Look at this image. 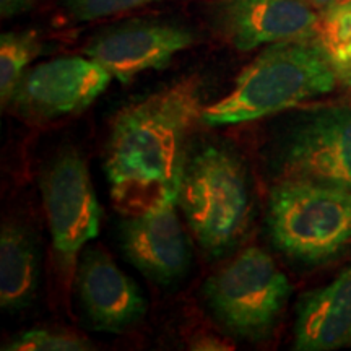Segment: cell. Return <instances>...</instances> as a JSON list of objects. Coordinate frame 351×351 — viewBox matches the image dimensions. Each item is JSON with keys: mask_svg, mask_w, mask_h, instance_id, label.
<instances>
[{"mask_svg": "<svg viewBox=\"0 0 351 351\" xmlns=\"http://www.w3.org/2000/svg\"><path fill=\"white\" fill-rule=\"evenodd\" d=\"M202 109L200 83L184 78L117 112L104 169L109 194L122 213L148 207L181 179L184 142Z\"/></svg>", "mask_w": 351, "mask_h": 351, "instance_id": "cell-1", "label": "cell"}, {"mask_svg": "<svg viewBox=\"0 0 351 351\" xmlns=\"http://www.w3.org/2000/svg\"><path fill=\"white\" fill-rule=\"evenodd\" d=\"M179 205L205 251L213 256L228 251L244 232L251 210L247 174L239 158L218 145L186 158Z\"/></svg>", "mask_w": 351, "mask_h": 351, "instance_id": "cell-4", "label": "cell"}, {"mask_svg": "<svg viewBox=\"0 0 351 351\" xmlns=\"http://www.w3.org/2000/svg\"><path fill=\"white\" fill-rule=\"evenodd\" d=\"M7 351H88L95 350L93 341L73 332L59 328L34 327L8 341Z\"/></svg>", "mask_w": 351, "mask_h": 351, "instance_id": "cell-17", "label": "cell"}, {"mask_svg": "<svg viewBox=\"0 0 351 351\" xmlns=\"http://www.w3.org/2000/svg\"><path fill=\"white\" fill-rule=\"evenodd\" d=\"M208 16L215 33L241 52L315 39L320 20L304 0H213Z\"/></svg>", "mask_w": 351, "mask_h": 351, "instance_id": "cell-11", "label": "cell"}, {"mask_svg": "<svg viewBox=\"0 0 351 351\" xmlns=\"http://www.w3.org/2000/svg\"><path fill=\"white\" fill-rule=\"evenodd\" d=\"M298 351L351 348V265L326 287L311 289L296 302Z\"/></svg>", "mask_w": 351, "mask_h": 351, "instance_id": "cell-13", "label": "cell"}, {"mask_svg": "<svg viewBox=\"0 0 351 351\" xmlns=\"http://www.w3.org/2000/svg\"><path fill=\"white\" fill-rule=\"evenodd\" d=\"M41 195L56 257L70 269L99 234L101 207L85 160L73 150L59 153L41 176Z\"/></svg>", "mask_w": 351, "mask_h": 351, "instance_id": "cell-7", "label": "cell"}, {"mask_svg": "<svg viewBox=\"0 0 351 351\" xmlns=\"http://www.w3.org/2000/svg\"><path fill=\"white\" fill-rule=\"evenodd\" d=\"M34 3V0H0V13L3 19H12L28 10Z\"/></svg>", "mask_w": 351, "mask_h": 351, "instance_id": "cell-19", "label": "cell"}, {"mask_svg": "<svg viewBox=\"0 0 351 351\" xmlns=\"http://www.w3.org/2000/svg\"><path fill=\"white\" fill-rule=\"evenodd\" d=\"M291 283L270 254L251 245L208 276L205 301L223 328L258 341L274 330L291 296Z\"/></svg>", "mask_w": 351, "mask_h": 351, "instance_id": "cell-5", "label": "cell"}, {"mask_svg": "<svg viewBox=\"0 0 351 351\" xmlns=\"http://www.w3.org/2000/svg\"><path fill=\"white\" fill-rule=\"evenodd\" d=\"M179 184L181 179L148 207L127 215L121 225L125 258L143 276L161 287L179 282L191 267V245L176 212Z\"/></svg>", "mask_w": 351, "mask_h": 351, "instance_id": "cell-10", "label": "cell"}, {"mask_svg": "<svg viewBox=\"0 0 351 351\" xmlns=\"http://www.w3.org/2000/svg\"><path fill=\"white\" fill-rule=\"evenodd\" d=\"M112 75L90 57L69 56L29 67L7 109L26 121L47 122L85 111Z\"/></svg>", "mask_w": 351, "mask_h": 351, "instance_id": "cell-8", "label": "cell"}, {"mask_svg": "<svg viewBox=\"0 0 351 351\" xmlns=\"http://www.w3.org/2000/svg\"><path fill=\"white\" fill-rule=\"evenodd\" d=\"M280 179H306L351 189V99L304 108L275 147Z\"/></svg>", "mask_w": 351, "mask_h": 351, "instance_id": "cell-6", "label": "cell"}, {"mask_svg": "<svg viewBox=\"0 0 351 351\" xmlns=\"http://www.w3.org/2000/svg\"><path fill=\"white\" fill-rule=\"evenodd\" d=\"M309 7H313L315 12L319 13H324L327 10H330V8L337 7V5H341V3L348 2V0H304Z\"/></svg>", "mask_w": 351, "mask_h": 351, "instance_id": "cell-21", "label": "cell"}, {"mask_svg": "<svg viewBox=\"0 0 351 351\" xmlns=\"http://www.w3.org/2000/svg\"><path fill=\"white\" fill-rule=\"evenodd\" d=\"M339 78L315 39L269 44L245 65L226 96L202 109L207 125H234L262 119L328 95Z\"/></svg>", "mask_w": 351, "mask_h": 351, "instance_id": "cell-2", "label": "cell"}, {"mask_svg": "<svg viewBox=\"0 0 351 351\" xmlns=\"http://www.w3.org/2000/svg\"><path fill=\"white\" fill-rule=\"evenodd\" d=\"M228 346L218 340L217 337L210 335H199L197 339L192 340L191 350H226Z\"/></svg>", "mask_w": 351, "mask_h": 351, "instance_id": "cell-20", "label": "cell"}, {"mask_svg": "<svg viewBox=\"0 0 351 351\" xmlns=\"http://www.w3.org/2000/svg\"><path fill=\"white\" fill-rule=\"evenodd\" d=\"M43 44L34 32H8L0 36V101L7 109L29 64L41 54Z\"/></svg>", "mask_w": 351, "mask_h": 351, "instance_id": "cell-16", "label": "cell"}, {"mask_svg": "<svg viewBox=\"0 0 351 351\" xmlns=\"http://www.w3.org/2000/svg\"><path fill=\"white\" fill-rule=\"evenodd\" d=\"M195 43L194 29L179 21L134 19L99 29L83 52L127 85L140 73L168 67L176 54Z\"/></svg>", "mask_w": 351, "mask_h": 351, "instance_id": "cell-9", "label": "cell"}, {"mask_svg": "<svg viewBox=\"0 0 351 351\" xmlns=\"http://www.w3.org/2000/svg\"><path fill=\"white\" fill-rule=\"evenodd\" d=\"M39 283L36 239L23 223H3L0 232V306L19 313L32 306Z\"/></svg>", "mask_w": 351, "mask_h": 351, "instance_id": "cell-14", "label": "cell"}, {"mask_svg": "<svg viewBox=\"0 0 351 351\" xmlns=\"http://www.w3.org/2000/svg\"><path fill=\"white\" fill-rule=\"evenodd\" d=\"M75 282L78 300L96 330L122 333L147 313V300L137 283L98 245L82 251Z\"/></svg>", "mask_w": 351, "mask_h": 351, "instance_id": "cell-12", "label": "cell"}, {"mask_svg": "<svg viewBox=\"0 0 351 351\" xmlns=\"http://www.w3.org/2000/svg\"><path fill=\"white\" fill-rule=\"evenodd\" d=\"M166 0H64L69 16L75 21H95L121 15Z\"/></svg>", "mask_w": 351, "mask_h": 351, "instance_id": "cell-18", "label": "cell"}, {"mask_svg": "<svg viewBox=\"0 0 351 351\" xmlns=\"http://www.w3.org/2000/svg\"><path fill=\"white\" fill-rule=\"evenodd\" d=\"M271 243L291 261L319 265L351 244V189L306 179H280L267 202Z\"/></svg>", "mask_w": 351, "mask_h": 351, "instance_id": "cell-3", "label": "cell"}, {"mask_svg": "<svg viewBox=\"0 0 351 351\" xmlns=\"http://www.w3.org/2000/svg\"><path fill=\"white\" fill-rule=\"evenodd\" d=\"M317 41L339 82L351 90V0L320 13Z\"/></svg>", "mask_w": 351, "mask_h": 351, "instance_id": "cell-15", "label": "cell"}]
</instances>
